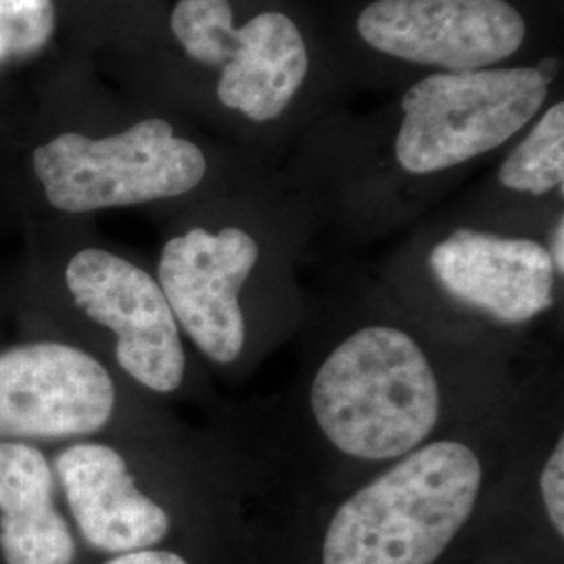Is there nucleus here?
<instances>
[{"instance_id":"f257e3e1","label":"nucleus","mask_w":564,"mask_h":564,"mask_svg":"<svg viewBox=\"0 0 564 564\" xmlns=\"http://www.w3.org/2000/svg\"><path fill=\"white\" fill-rule=\"evenodd\" d=\"M310 408L326 442L345 456L395 463L433 435L442 419V389L410 333L370 324L321 364Z\"/></svg>"},{"instance_id":"f03ea898","label":"nucleus","mask_w":564,"mask_h":564,"mask_svg":"<svg viewBox=\"0 0 564 564\" xmlns=\"http://www.w3.org/2000/svg\"><path fill=\"white\" fill-rule=\"evenodd\" d=\"M481 485L484 464L470 445H421L337 508L323 564H433L468 523Z\"/></svg>"},{"instance_id":"7ed1b4c3","label":"nucleus","mask_w":564,"mask_h":564,"mask_svg":"<svg viewBox=\"0 0 564 564\" xmlns=\"http://www.w3.org/2000/svg\"><path fill=\"white\" fill-rule=\"evenodd\" d=\"M34 172L53 207L84 214L186 195L207 162L167 121L149 118L99 141L65 132L34 149Z\"/></svg>"},{"instance_id":"20e7f679","label":"nucleus","mask_w":564,"mask_h":564,"mask_svg":"<svg viewBox=\"0 0 564 564\" xmlns=\"http://www.w3.org/2000/svg\"><path fill=\"white\" fill-rule=\"evenodd\" d=\"M547 84L535 67L445 72L402 99L395 158L410 174H435L512 139L538 116Z\"/></svg>"},{"instance_id":"39448f33","label":"nucleus","mask_w":564,"mask_h":564,"mask_svg":"<svg viewBox=\"0 0 564 564\" xmlns=\"http://www.w3.org/2000/svg\"><path fill=\"white\" fill-rule=\"evenodd\" d=\"M170 23L188 57L223 67L218 99L249 120L279 118L305 80L302 32L282 13L235 28L228 0H181Z\"/></svg>"},{"instance_id":"423d86ee","label":"nucleus","mask_w":564,"mask_h":564,"mask_svg":"<svg viewBox=\"0 0 564 564\" xmlns=\"http://www.w3.org/2000/svg\"><path fill=\"white\" fill-rule=\"evenodd\" d=\"M65 281L82 312L116 333L123 372L158 393L181 387L186 370L181 326L160 282L105 249L76 253Z\"/></svg>"},{"instance_id":"0eeeda50","label":"nucleus","mask_w":564,"mask_h":564,"mask_svg":"<svg viewBox=\"0 0 564 564\" xmlns=\"http://www.w3.org/2000/svg\"><path fill=\"white\" fill-rule=\"evenodd\" d=\"M358 32L384 55L470 72L514 55L524 20L508 0H375Z\"/></svg>"},{"instance_id":"6e6552de","label":"nucleus","mask_w":564,"mask_h":564,"mask_svg":"<svg viewBox=\"0 0 564 564\" xmlns=\"http://www.w3.org/2000/svg\"><path fill=\"white\" fill-rule=\"evenodd\" d=\"M116 384L99 360L63 343H30L0 356V440H65L109 423Z\"/></svg>"},{"instance_id":"1a4fd4ad","label":"nucleus","mask_w":564,"mask_h":564,"mask_svg":"<svg viewBox=\"0 0 564 564\" xmlns=\"http://www.w3.org/2000/svg\"><path fill=\"white\" fill-rule=\"evenodd\" d=\"M260 260L256 239L241 228H193L165 242L160 286L178 326L212 362L232 364L245 349L242 284Z\"/></svg>"},{"instance_id":"9d476101","label":"nucleus","mask_w":564,"mask_h":564,"mask_svg":"<svg viewBox=\"0 0 564 564\" xmlns=\"http://www.w3.org/2000/svg\"><path fill=\"white\" fill-rule=\"evenodd\" d=\"M429 265L454 300L500 323H529L554 305L556 270L542 242L460 228L433 247Z\"/></svg>"},{"instance_id":"9b49d317","label":"nucleus","mask_w":564,"mask_h":564,"mask_svg":"<svg viewBox=\"0 0 564 564\" xmlns=\"http://www.w3.org/2000/svg\"><path fill=\"white\" fill-rule=\"evenodd\" d=\"M63 491L86 544L107 554H128L160 544L170 514L134 484L118 449L76 444L59 454Z\"/></svg>"},{"instance_id":"f8f14e48","label":"nucleus","mask_w":564,"mask_h":564,"mask_svg":"<svg viewBox=\"0 0 564 564\" xmlns=\"http://www.w3.org/2000/svg\"><path fill=\"white\" fill-rule=\"evenodd\" d=\"M0 552L7 564H72L76 556L53 500L51 466L20 442H0Z\"/></svg>"},{"instance_id":"ddd939ff","label":"nucleus","mask_w":564,"mask_h":564,"mask_svg":"<svg viewBox=\"0 0 564 564\" xmlns=\"http://www.w3.org/2000/svg\"><path fill=\"white\" fill-rule=\"evenodd\" d=\"M564 105L556 102L502 163L500 182L506 188L542 197L563 188Z\"/></svg>"},{"instance_id":"4468645a","label":"nucleus","mask_w":564,"mask_h":564,"mask_svg":"<svg viewBox=\"0 0 564 564\" xmlns=\"http://www.w3.org/2000/svg\"><path fill=\"white\" fill-rule=\"evenodd\" d=\"M53 32V0H0V61L39 53Z\"/></svg>"},{"instance_id":"2eb2a0df","label":"nucleus","mask_w":564,"mask_h":564,"mask_svg":"<svg viewBox=\"0 0 564 564\" xmlns=\"http://www.w3.org/2000/svg\"><path fill=\"white\" fill-rule=\"evenodd\" d=\"M540 489L550 523L558 535H564V440L556 442L545 460Z\"/></svg>"},{"instance_id":"dca6fc26","label":"nucleus","mask_w":564,"mask_h":564,"mask_svg":"<svg viewBox=\"0 0 564 564\" xmlns=\"http://www.w3.org/2000/svg\"><path fill=\"white\" fill-rule=\"evenodd\" d=\"M105 564H188L182 556L174 552L165 550H139V552H128V554H118Z\"/></svg>"},{"instance_id":"f3484780","label":"nucleus","mask_w":564,"mask_h":564,"mask_svg":"<svg viewBox=\"0 0 564 564\" xmlns=\"http://www.w3.org/2000/svg\"><path fill=\"white\" fill-rule=\"evenodd\" d=\"M564 220L563 216L558 218V223L554 226V232H552V242H550V249H547V253H550V258H552V263H554V270H556V274L558 276H563L564 272Z\"/></svg>"},{"instance_id":"a211bd4d","label":"nucleus","mask_w":564,"mask_h":564,"mask_svg":"<svg viewBox=\"0 0 564 564\" xmlns=\"http://www.w3.org/2000/svg\"><path fill=\"white\" fill-rule=\"evenodd\" d=\"M556 69H558V61L556 59L540 61V63H538V67H535V72L544 78L545 84H550V82L554 80Z\"/></svg>"}]
</instances>
